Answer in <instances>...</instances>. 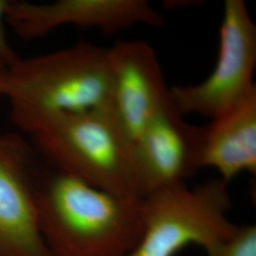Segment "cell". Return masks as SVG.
<instances>
[{"label":"cell","instance_id":"7c38bea8","mask_svg":"<svg viewBox=\"0 0 256 256\" xmlns=\"http://www.w3.org/2000/svg\"><path fill=\"white\" fill-rule=\"evenodd\" d=\"M9 2L10 0H0V60H2L8 66H10L16 63L21 57L10 46L5 30L6 14Z\"/></svg>","mask_w":256,"mask_h":256},{"label":"cell","instance_id":"52a82bcc","mask_svg":"<svg viewBox=\"0 0 256 256\" xmlns=\"http://www.w3.org/2000/svg\"><path fill=\"white\" fill-rule=\"evenodd\" d=\"M6 23L22 39L34 40L66 25L97 28L108 36L137 25L162 27L164 16L146 0H10Z\"/></svg>","mask_w":256,"mask_h":256},{"label":"cell","instance_id":"9c48e42d","mask_svg":"<svg viewBox=\"0 0 256 256\" xmlns=\"http://www.w3.org/2000/svg\"><path fill=\"white\" fill-rule=\"evenodd\" d=\"M110 110L132 144L169 101L162 64L146 41H120L108 48Z\"/></svg>","mask_w":256,"mask_h":256},{"label":"cell","instance_id":"5b68a950","mask_svg":"<svg viewBox=\"0 0 256 256\" xmlns=\"http://www.w3.org/2000/svg\"><path fill=\"white\" fill-rule=\"evenodd\" d=\"M256 23L245 1L226 0L214 70L196 84L169 88V100L182 116L214 119L256 88Z\"/></svg>","mask_w":256,"mask_h":256},{"label":"cell","instance_id":"4fadbf2b","mask_svg":"<svg viewBox=\"0 0 256 256\" xmlns=\"http://www.w3.org/2000/svg\"><path fill=\"white\" fill-rule=\"evenodd\" d=\"M8 72H9V66L2 60H0V96H4L5 94Z\"/></svg>","mask_w":256,"mask_h":256},{"label":"cell","instance_id":"6da1fadb","mask_svg":"<svg viewBox=\"0 0 256 256\" xmlns=\"http://www.w3.org/2000/svg\"><path fill=\"white\" fill-rule=\"evenodd\" d=\"M39 227L52 256H128L142 234L140 200L52 168L36 176Z\"/></svg>","mask_w":256,"mask_h":256},{"label":"cell","instance_id":"7a4b0ae2","mask_svg":"<svg viewBox=\"0 0 256 256\" xmlns=\"http://www.w3.org/2000/svg\"><path fill=\"white\" fill-rule=\"evenodd\" d=\"M110 88L108 48L82 41L20 58L9 66L4 96L14 122L28 133L55 116L110 110Z\"/></svg>","mask_w":256,"mask_h":256},{"label":"cell","instance_id":"30bf717a","mask_svg":"<svg viewBox=\"0 0 256 256\" xmlns=\"http://www.w3.org/2000/svg\"><path fill=\"white\" fill-rule=\"evenodd\" d=\"M200 165L216 169L228 183L256 174V88L203 126Z\"/></svg>","mask_w":256,"mask_h":256},{"label":"cell","instance_id":"8fae6325","mask_svg":"<svg viewBox=\"0 0 256 256\" xmlns=\"http://www.w3.org/2000/svg\"><path fill=\"white\" fill-rule=\"evenodd\" d=\"M205 252L207 256H256V225H239L232 238Z\"/></svg>","mask_w":256,"mask_h":256},{"label":"cell","instance_id":"277c9868","mask_svg":"<svg viewBox=\"0 0 256 256\" xmlns=\"http://www.w3.org/2000/svg\"><path fill=\"white\" fill-rule=\"evenodd\" d=\"M229 185L214 178L194 187L185 183L142 198V234L128 256H176L190 245L206 252L232 238L239 225L229 218Z\"/></svg>","mask_w":256,"mask_h":256},{"label":"cell","instance_id":"3957f363","mask_svg":"<svg viewBox=\"0 0 256 256\" xmlns=\"http://www.w3.org/2000/svg\"><path fill=\"white\" fill-rule=\"evenodd\" d=\"M28 134L52 168L120 198L142 200L133 144L110 110L55 116Z\"/></svg>","mask_w":256,"mask_h":256},{"label":"cell","instance_id":"ba28073f","mask_svg":"<svg viewBox=\"0 0 256 256\" xmlns=\"http://www.w3.org/2000/svg\"><path fill=\"white\" fill-rule=\"evenodd\" d=\"M36 176L26 142L0 133V256H52L39 227Z\"/></svg>","mask_w":256,"mask_h":256},{"label":"cell","instance_id":"8992f818","mask_svg":"<svg viewBox=\"0 0 256 256\" xmlns=\"http://www.w3.org/2000/svg\"><path fill=\"white\" fill-rule=\"evenodd\" d=\"M203 126H194L176 112L170 100L133 144L140 198L185 184L198 170Z\"/></svg>","mask_w":256,"mask_h":256}]
</instances>
